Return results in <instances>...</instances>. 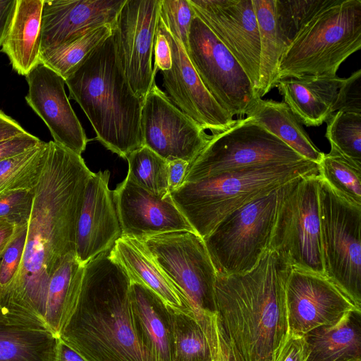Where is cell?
Here are the masks:
<instances>
[{
  "label": "cell",
  "instance_id": "obj_42",
  "mask_svg": "<svg viewBox=\"0 0 361 361\" xmlns=\"http://www.w3.org/2000/svg\"><path fill=\"white\" fill-rule=\"evenodd\" d=\"M336 111L361 114V70L345 78L338 90Z\"/></svg>",
  "mask_w": 361,
  "mask_h": 361
},
{
  "label": "cell",
  "instance_id": "obj_22",
  "mask_svg": "<svg viewBox=\"0 0 361 361\" xmlns=\"http://www.w3.org/2000/svg\"><path fill=\"white\" fill-rule=\"evenodd\" d=\"M344 79L337 75L288 78L278 80L275 87L301 123L319 126L336 112Z\"/></svg>",
  "mask_w": 361,
  "mask_h": 361
},
{
  "label": "cell",
  "instance_id": "obj_40",
  "mask_svg": "<svg viewBox=\"0 0 361 361\" xmlns=\"http://www.w3.org/2000/svg\"><path fill=\"white\" fill-rule=\"evenodd\" d=\"M34 190L13 191L0 196V219L21 227L28 224L34 201Z\"/></svg>",
  "mask_w": 361,
  "mask_h": 361
},
{
  "label": "cell",
  "instance_id": "obj_23",
  "mask_svg": "<svg viewBox=\"0 0 361 361\" xmlns=\"http://www.w3.org/2000/svg\"><path fill=\"white\" fill-rule=\"evenodd\" d=\"M130 297L138 341L151 361H171L169 307L152 290L130 281Z\"/></svg>",
  "mask_w": 361,
  "mask_h": 361
},
{
  "label": "cell",
  "instance_id": "obj_41",
  "mask_svg": "<svg viewBox=\"0 0 361 361\" xmlns=\"http://www.w3.org/2000/svg\"><path fill=\"white\" fill-rule=\"evenodd\" d=\"M200 325L209 340L213 361H240L222 329L216 312L207 314Z\"/></svg>",
  "mask_w": 361,
  "mask_h": 361
},
{
  "label": "cell",
  "instance_id": "obj_33",
  "mask_svg": "<svg viewBox=\"0 0 361 361\" xmlns=\"http://www.w3.org/2000/svg\"><path fill=\"white\" fill-rule=\"evenodd\" d=\"M47 142L0 161V196L22 190H34L41 175Z\"/></svg>",
  "mask_w": 361,
  "mask_h": 361
},
{
  "label": "cell",
  "instance_id": "obj_37",
  "mask_svg": "<svg viewBox=\"0 0 361 361\" xmlns=\"http://www.w3.org/2000/svg\"><path fill=\"white\" fill-rule=\"evenodd\" d=\"M328 0H275L278 32L285 50L302 27Z\"/></svg>",
  "mask_w": 361,
  "mask_h": 361
},
{
  "label": "cell",
  "instance_id": "obj_46",
  "mask_svg": "<svg viewBox=\"0 0 361 361\" xmlns=\"http://www.w3.org/2000/svg\"><path fill=\"white\" fill-rule=\"evenodd\" d=\"M188 165V161L182 159L168 161V182L170 193L183 184Z\"/></svg>",
  "mask_w": 361,
  "mask_h": 361
},
{
  "label": "cell",
  "instance_id": "obj_9",
  "mask_svg": "<svg viewBox=\"0 0 361 361\" xmlns=\"http://www.w3.org/2000/svg\"><path fill=\"white\" fill-rule=\"evenodd\" d=\"M319 177H300L284 185L268 250L283 257L292 267L324 275Z\"/></svg>",
  "mask_w": 361,
  "mask_h": 361
},
{
  "label": "cell",
  "instance_id": "obj_10",
  "mask_svg": "<svg viewBox=\"0 0 361 361\" xmlns=\"http://www.w3.org/2000/svg\"><path fill=\"white\" fill-rule=\"evenodd\" d=\"M303 160L279 138L245 117L235 119L226 130L210 135L207 145L189 164L183 183L245 167Z\"/></svg>",
  "mask_w": 361,
  "mask_h": 361
},
{
  "label": "cell",
  "instance_id": "obj_39",
  "mask_svg": "<svg viewBox=\"0 0 361 361\" xmlns=\"http://www.w3.org/2000/svg\"><path fill=\"white\" fill-rule=\"evenodd\" d=\"M27 225L18 227L0 257V295L14 281L21 265L25 247Z\"/></svg>",
  "mask_w": 361,
  "mask_h": 361
},
{
  "label": "cell",
  "instance_id": "obj_3",
  "mask_svg": "<svg viewBox=\"0 0 361 361\" xmlns=\"http://www.w3.org/2000/svg\"><path fill=\"white\" fill-rule=\"evenodd\" d=\"M130 280L110 250L85 265L75 310L60 338L87 361H151L135 329Z\"/></svg>",
  "mask_w": 361,
  "mask_h": 361
},
{
  "label": "cell",
  "instance_id": "obj_48",
  "mask_svg": "<svg viewBox=\"0 0 361 361\" xmlns=\"http://www.w3.org/2000/svg\"><path fill=\"white\" fill-rule=\"evenodd\" d=\"M16 0H0V47L13 16Z\"/></svg>",
  "mask_w": 361,
  "mask_h": 361
},
{
  "label": "cell",
  "instance_id": "obj_2",
  "mask_svg": "<svg viewBox=\"0 0 361 361\" xmlns=\"http://www.w3.org/2000/svg\"><path fill=\"white\" fill-rule=\"evenodd\" d=\"M292 267L266 250L243 274L216 275V313L240 361H273L288 332L286 284Z\"/></svg>",
  "mask_w": 361,
  "mask_h": 361
},
{
  "label": "cell",
  "instance_id": "obj_34",
  "mask_svg": "<svg viewBox=\"0 0 361 361\" xmlns=\"http://www.w3.org/2000/svg\"><path fill=\"white\" fill-rule=\"evenodd\" d=\"M126 159L129 180L156 196L164 197L170 194L166 160L146 146L133 151Z\"/></svg>",
  "mask_w": 361,
  "mask_h": 361
},
{
  "label": "cell",
  "instance_id": "obj_51",
  "mask_svg": "<svg viewBox=\"0 0 361 361\" xmlns=\"http://www.w3.org/2000/svg\"><path fill=\"white\" fill-rule=\"evenodd\" d=\"M348 361H361V359H354V360H350Z\"/></svg>",
  "mask_w": 361,
  "mask_h": 361
},
{
  "label": "cell",
  "instance_id": "obj_32",
  "mask_svg": "<svg viewBox=\"0 0 361 361\" xmlns=\"http://www.w3.org/2000/svg\"><path fill=\"white\" fill-rule=\"evenodd\" d=\"M113 27L104 25L77 38L41 52L40 63L66 80L97 46L112 35Z\"/></svg>",
  "mask_w": 361,
  "mask_h": 361
},
{
  "label": "cell",
  "instance_id": "obj_19",
  "mask_svg": "<svg viewBox=\"0 0 361 361\" xmlns=\"http://www.w3.org/2000/svg\"><path fill=\"white\" fill-rule=\"evenodd\" d=\"M113 197L122 235L141 240L173 231L195 232L170 194L156 196L126 177L113 190Z\"/></svg>",
  "mask_w": 361,
  "mask_h": 361
},
{
  "label": "cell",
  "instance_id": "obj_8",
  "mask_svg": "<svg viewBox=\"0 0 361 361\" xmlns=\"http://www.w3.org/2000/svg\"><path fill=\"white\" fill-rule=\"evenodd\" d=\"M324 276L361 308V206L318 185Z\"/></svg>",
  "mask_w": 361,
  "mask_h": 361
},
{
  "label": "cell",
  "instance_id": "obj_27",
  "mask_svg": "<svg viewBox=\"0 0 361 361\" xmlns=\"http://www.w3.org/2000/svg\"><path fill=\"white\" fill-rule=\"evenodd\" d=\"M85 265L68 255L51 277L46 300L44 321L49 330L59 337L77 307Z\"/></svg>",
  "mask_w": 361,
  "mask_h": 361
},
{
  "label": "cell",
  "instance_id": "obj_44",
  "mask_svg": "<svg viewBox=\"0 0 361 361\" xmlns=\"http://www.w3.org/2000/svg\"><path fill=\"white\" fill-rule=\"evenodd\" d=\"M42 142L28 132L1 140L0 141V161L32 149Z\"/></svg>",
  "mask_w": 361,
  "mask_h": 361
},
{
  "label": "cell",
  "instance_id": "obj_11",
  "mask_svg": "<svg viewBox=\"0 0 361 361\" xmlns=\"http://www.w3.org/2000/svg\"><path fill=\"white\" fill-rule=\"evenodd\" d=\"M154 260L179 288L200 322L216 312V271L203 239L196 233L179 231L139 240Z\"/></svg>",
  "mask_w": 361,
  "mask_h": 361
},
{
  "label": "cell",
  "instance_id": "obj_50",
  "mask_svg": "<svg viewBox=\"0 0 361 361\" xmlns=\"http://www.w3.org/2000/svg\"><path fill=\"white\" fill-rule=\"evenodd\" d=\"M18 228L7 220L0 219V257L14 237Z\"/></svg>",
  "mask_w": 361,
  "mask_h": 361
},
{
  "label": "cell",
  "instance_id": "obj_6",
  "mask_svg": "<svg viewBox=\"0 0 361 361\" xmlns=\"http://www.w3.org/2000/svg\"><path fill=\"white\" fill-rule=\"evenodd\" d=\"M361 48V0H328L302 27L283 53L277 80L335 76Z\"/></svg>",
  "mask_w": 361,
  "mask_h": 361
},
{
  "label": "cell",
  "instance_id": "obj_18",
  "mask_svg": "<svg viewBox=\"0 0 361 361\" xmlns=\"http://www.w3.org/2000/svg\"><path fill=\"white\" fill-rule=\"evenodd\" d=\"M25 78V100L47 125L54 142L81 155L89 140L66 94L65 80L41 63Z\"/></svg>",
  "mask_w": 361,
  "mask_h": 361
},
{
  "label": "cell",
  "instance_id": "obj_15",
  "mask_svg": "<svg viewBox=\"0 0 361 361\" xmlns=\"http://www.w3.org/2000/svg\"><path fill=\"white\" fill-rule=\"evenodd\" d=\"M288 331L304 336L361 310L324 275L292 267L286 284Z\"/></svg>",
  "mask_w": 361,
  "mask_h": 361
},
{
  "label": "cell",
  "instance_id": "obj_28",
  "mask_svg": "<svg viewBox=\"0 0 361 361\" xmlns=\"http://www.w3.org/2000/svg\"><path fill=\"white\" fill-rule=\"evenodd\" d=\"M245 117L262 126L305 159L317 164L321 161L324 153L314 145L284 102L259 98Z\"/></svg>",
  "mask_w": 361,
  "mask_h": 361
},
{
  "label": "cell",
  "instance_id": "obj_17",
  "mask_svg": "<svg viewBox=\"0 0 361 361\" xmlns=\"http://www.w3.org/2000/svg\"><path fill=\"white\" fill-rule=\"evenodd\" d=\"M157 25L166 36L171 52V68L161 71L165 94L181 111L212 135L228 128L235 119L207 91L183 45L166 27L160 15Z\"/></svg>",
  "mask_w": 361,
  "mask_h": 361
},
{
  "label": "cell",
  "instance_id": "obj_5",
  "mask_svg": "<svg viewBox=\"0 0 361 361\" xmlns=\"http://www.w3.org/2000/svg\"><path fill=\"white\" fill-rule=\"evenodd\" d=\"M319 175L318 164L253 166L183 183L170 193L173 202L202 239L228 214L247 203L300 177Z\"/></svg>",
  "mask_w": 361,
  "mask_h": 361
},
{
  "label": "cell",
  "instance_id": "obj_38",
  "mask_svg": "<svg viewBox=\"0 0 361 361\" xmlns=\"http://www.w3.org/2000/svg\"><path fill=\"white\" fill-rule=\"evenodd\" d=\"M159 15L166 27L187 51L190 27L195 17L188 0H161Z\"/></svg>",
  "mask_w": 361,
  "mask_h": 361
},
{
  "label": "cell",
  "instance_id": "obj_43",
  "mask_svg": "<svg viewBox=\"0 0 361 361\" xmlns=\"http://www.w3.org/2000/svg\"><path fill=\"white\" fill-rule=\"evenodd\" d=\"M307 353L304 336L288 331L273 361H306Z\"/></svg>",
  "mask_w": 361,
  "mask_h": 361
},
{
  "label": "cell",
  "instance_id": "obj_13",
  "mask_svg": "<svg viewBox=\"0 0 361 361\" xmlns=\"http://www.w3.org/2000/svg\"><path fill=\"white\" fill-rule=\"evenodd\" d=\"M161 0H126L112 30L123 71L142 101L155 81L152 56Z\"/></svg>",
  "mask_w": 361,
  "mask_h": 361
},
{
  "label": "cell",
  "instance_id": "obj_47",
  "mask_svg": "<svg viewBox=\"0 0 361 361\" xmlns=\"http://www.w3.org/2000/svg\"><path fill=\"white\" fill-rule=\"evenodd\" d=\"M26 132L16 121L0 109V141L24 134Z\"/></svg>",
  "mask_w": 361,
  "mask_h": 361
},
{
  "label": "cell",
  "instance_id": "obj_30",
  "mask_svg": "<svg viewBox=\"0 0 361 361\" xmlns=\"http://www.w3.org/2000/svg\"><path fill=\"white\" fill-rule=\"evenodd\" d=\"M260 39L259 82L256 90L262 98L275 87L280 59L285 51L277 30L275 0H252Z\"/></svg>",
  "mask_w": 361,
  "mask_h": 361
},
{
  "label": "cell",
  "instance_id": "obj_14",
  "mask_svg": "<svg viewBox=\"0 0 361 361\" xmlns=\"http://www.w3.org/2000/svg\"><path fill=\"white\" fill-rule=\"evenodd\" d=\"M142 146L167 161L191 163L210 135L181 111L154 81L144 98L140 117Z\"/></svg>",
  "mask_w": 361,
  "mask_h": 361
},
{
  "label": "cell",
  "instance_id": "obj_45",
  "mask_svg": "<svg viewBox=\"0 0 361 361\" xmlns=\"http://www.w3.org/2000/svg\"><path fill=\"white\" fill-rule=\"evenodd\" d=\"M153 54L154 56L153 66L154 75L159 71L161 72L171 68L172 64L171 49L166 36L158 25L157 26Z\"/></svg>",
  "mask_w": 361,
  "mask_h": 361
},
{
  "label": "cell",
  "instance_id": "obj_29",
  "mask_svg": "<svg viewBox=\"0 0 361 361\" xmlns=\"http://www.w3.org/2000/svg\"><path fill=\"white\" fill-rule=\"evenodd\" d=\"M59 338L10 318L0 309V361H56Z\"/></svg>",
  "mask_w": 361,
  "mask_h": 361
},
{
  "label": "cell",
  "instance_id": "obj_36",
  "mask_svg": "<svg viewBox=\"0 0 361 361\" xmlns=\"http://www.w3.org/2000/svg\"><path fill=\"white\" fill-rule=\"evenodd\" d=\"M319 174L341 197L361 206V167L338 154H323L318 164Z\"/></svg>",
  "mask_w": 361,
  "mask_h": 361
},
{
  "label": "cell",
  "instance_id": "obj_12",
  "mask_svg": "<svg viewBox=\"0 0 361 361\" xmlns=\"http://www.w3.org/2000/svg\"><path fill=\"white\" fill-rule=\"evenodd\" d=\"M188 45L192 66L216 102L233 117L246 116L259 97L241 65L196 16Z\"/></svg>",
  "mask_w": 361,
  "mask_h": 361
},
{
  "label": "cell",
  "instance_id": "obj_7",
  "mask_svg": "<svg viewBox=\"0 0 361 361\" xmlns=\"http://www.w3.org/2000/svg\"><path fill=\"white\" fill-rule=\"evenodd\" d=\"M284 185L235 210L203 238L217 275L243 274L257 264L269 249Z\"/></svg>",
  "mask_w": 361,
  "mask_h": 361
},
{
  "label": "cell",
  "instance_id": "obj_25",
  "mask_svg": "<svg viewBox=\"0 0 361 361\" xmlns=\"http://www.w3.org/2000/svg\"><path fill=\"white\" fill-rule=\"evenodd\" d=\"M44 0H16L1 51L13 69L26 76L40 63L42 13Z\"/></svg>",
  "mask_w": 361,
  "mask_h": 361
},
{
  "label": "cell",
  "instance_id": "obj_35",
  "mask_svg": "<svg viewBox=\"0 0 361 361\" xmlns=\"http://www.w3.org/2000/svg\"><path fill=\"white\" fill-rule=\"evenodd\" d=\"M326 122L330 152L361 167V114L339 111Z\"/></svg>",
  "mask_w": 361,
  "mask_h": 361
},
{
  "label": "cell",
  "instance_id": "obj_26",
  "mask_svg": "<svg viewBox=\"0 0 361 361\" xmlns=\"http://www.w3.org/2000/svg\"><path fill=\"white\" fill-rule=\"evenodd\" d=\"M304 338L306 361L361 359V310L348 312L334 325L317 327Z\"/></svg>",
  "mask_w": 361,
  "mask_h": 361
},
{
  "label": "cell",
  "instance_id": "obj_20",
  "mask_svg": "<svg viewBox=\"0 0 361 361\" xmlns=\"http://www.w3.org/2000/svg\"><path fill=\"white\" fill-rule=\"evenodd\" d=\"M109 178V170L92 173L86 185L75 239V256L83 265L122 236Z\"/></svg>",
  "mask_w": 361,
  "mask_h": 361
},
{
  "label": "cell",
  "instance_id": "obj_24",
  "mask_svg": "<svg viewBox=\"0 0 361 361\" xmlns=\"http://www.w3.org/2000/svg\"><path fill=\"white\" fill-rule=\"evenodd\" d=\"M110 255L123 267L131 282L145 286L173 310H191L183 292L157 264L140 240L122 235L110 250Z\"/></svg>",
  "mask_w": 361,
  "mask_h": 361
},
{
  "label": "cell",
  "instance_id": "obj_4",
  "mask_svg": "<svg viewBox=\"0 0 361 361\" xmlns=\"http://www.w3.org/2000/svg\"><path fill=\"white\" fill-rule=\"evenodd\" d=\"M69 98L83 110L107 149L126 159L142 146V102L133 92L118 57L112 35L65 80Z\"/></svg>",
  "mask_w": 361,
  "mask_h": 361
},
{
  "label": "cell",
  "instance_id": "obj_16",
  "mask_svg": "<svg viewBox=\"0 0 361 361\" xmlns=\"http://www.w3.org/2000/svg\"><path fill=\"white\" fill-rule=\"evenodd\" d=\"M197 16L233 54L255 90L260 39L252 0H188Z\"/></svg>",
  "mask_w": 361,
  "mask_h": 361
},
{
  "label": "cell",
  "instance_id": "obj_49",
  "mask_svg": "<svg viewBox=\"0 0 361 361\" xmlns=\"http://www.w3.org/2000/svg\"><path fill=\"white\" fill-rule=\"evenodd\" d=\"M56 361H87L60 338L58 339Z\"/></svg>",
  "mask_w": 361,
  "mask_h": 361
},
{
  "label": "cell",
  "instance_id": "obj_1",
  "mask_svg": "<svg viewBox=\"0 0 361 361\" xmlns=\"http://www.w3.org/2000/svg\"><path fill=\"white\" fill-rule=\"evenodd\" d=\"M92 173L81 155L47 142L23 261L14 281L0 295V307L7 314L45 323L49 282L65 257L75 254L78 221Z\"/></svg>",
  "mask_w": 361,
  "mask_h": 361
},
{
  "label": "cell",
  "instance_id": "obj_31",
  "mask_svg": "<svg viewBox=\"0 0 361 361\" xmlns=\"http://www.w3.org/2000/svg\"><path fill=\"white\" fill-rule=\"evenodd\" d=\"M169 314L172 331L171 361H213L207 336L192 312L169 307Z\"/></svg>",
  "mask_w": 361,
  "mask_h": 361
},
{
  "label": "cell",
  "instance_id": "obj_21",
  "mask_svg": "<svg viewBox=\"0 0 361 361\" xmlns=\"http://www.w3.org/2000/svg\"><path fill=\"white\" fill-rule=\"evenodd\" d=\"M126 0H44L41 52L97 27H113Z\"/></svg>",
  "mask_w": 361,
  "mask_h": 361
}]
</instances>
